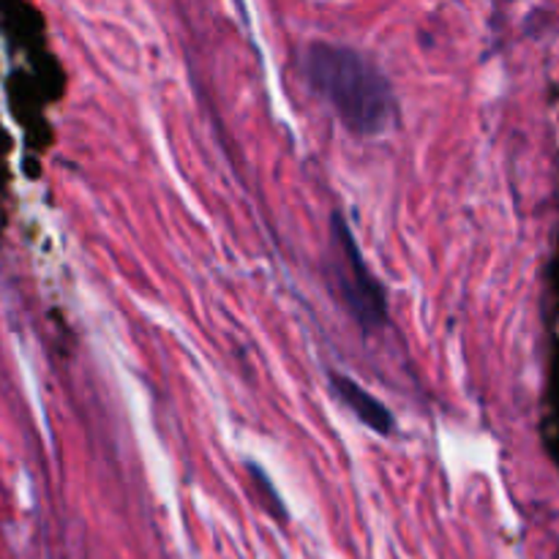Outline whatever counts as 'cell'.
I'll list each match as a JSON object with an SVG mask.
<instances>
[{
	"instance_id": "1",
	"label": "cell",
	"mask_w": 559,
	"mask_h": 559,
	"mask_svg": "<svg viewBox=\"0 0 559 559\" xmlns=\"http://www.w3.org/2000/svg\"><path fill=\"white\" fill-rule=\"evenodd\" d=\"M311 93L355 134H382L396 120V93L380 66L364 52L333 41H311L300 58Z\"/></svg>"
},
{
	"instance_id": "2",
	"label": "cell",
	"mask_w": 559,
	"mask_h": 559,
	"mask_svg": "<svg viewBox=\"0 0 559 559\" xmlns=\"http://www.w3.org/2000/svg\"><path fill=\"white\" fill-rule=\"evenodd\" d=\"M333 235H336L338 267L336 278L342 284L344 304L364 331H380L388 322V295L380 278L371 273L369 262L364 260L355 240L353 227L342 213L333 216Z\"/></svg>"
},
{
	"instance_id": "3",
	"label": "cell",
	"mask_w": 559,
	"mask_h": 559,
	"mask_svg": "<svg viewBox=\"0 0 559 559\" xmlns=\"http://www.w3.org/2000/svg\"><path fill=\"white\" fill-rule=\"evenodd\" d=\"M331 382H333V391H336V396L342 399L349 409H353L355 418H358L360 424L369 426L371 431H377V435H382V437H388L393 429H396L393 413L380 402V399L374 396V393H369L366 388H360L358 382L349 380V377H344V374H331Z\"/></svg>"
}]
</instances>
